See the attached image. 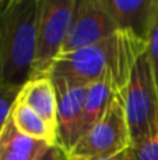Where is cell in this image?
Wrapping results in <instances>:
<instances>
[{"instance_id":"obj_1","label":"cell","mask_w":158,"mask_h":160,"mask_svg":"<svg viewBox=\"0 0 158 160\" xmlns=\"http://www.w3.org/2000/svg\"><path fill=\"white\" fill-rule=\"evenodd\" d=\"M146 51L147 42L129 31H118L95 45L59 55L50 68L49 76L86 86L108 80L115 91L122 96L137 59Z\"/></svg>"},{"instance_id":"obj_2","label":"cell","mask_w":158,"mask_h":160,"mask_svg":"<svg viewBox=\"0 0 158 160\" xmlns=\"http://www.w3.org/2000/svg\"><path fill=\"white\" fill-rule=\"evenodd\" d=\"M39 0L0 2V83L24 87L32 78Z\"/></svg>"},{"instance_id":"obj_3","label":"cell","mask_w":158,"mask_h":160,"mask_svg":"<svg viewBox=\"0 0 158 160\" xmlns=\"http://www.w3.org/2000/svg\"><path fill=\"white\" fill-rule=\"evenodd\" d=\"M122 100L132 148H136L151 135L158 119V88L147 53L137 59Z\"/></svg>"},{"instance_id":"obj_4","label":"cell","mask_w":158,"mask_h":160,"mask_svg":"<svg viewBox=\"0 0 158 160\" xmlns=\"http://www.w3.org/2000/svg\"><path fill=\"white\" fill-rule=\"evenodd\" d=\"M132 148L125 105L120 94L112 98L105 115L66 153L67 160H105Z\"/></svg>"},{"instance_id":"obj_5","label":"cell","mask_w":158,"mask_h":160,"mask_svg":"<svg viewBox=\"0 0 158 160\" xmlns=\"http://www.w3.org/2000/svg\"><path fill=\"white\" fill-rule=\"evenodd\" d=\"M77 0H39L36 53L32 78L49 75L70 32Z\"/></svg>"},{"instance_id":"obj_6","label":"cell","mask_w":158,"mask_h":160,"mask_svg":"<svg viewBox=\"0 0 158 160\" xmlns=\"http://www.w3.org/2000/svg\"><path fill=\"white\" fill-rule=\"evenodd\" d=\"M119 31L102 0H77L72 28L62 53L91 47ZM60 53V55H62Z\"/></svg>"},{"instance_id":"obj_7","label":"cell","mask_w":158,"mask_h":160,"mask_svg":"<svg viewBox=\"0 0 158 160\" xmlns=\"http://www.w3.org/2000/svg\"><path fill=\"white\" fill-rule=\"evenodd\" d=\"M49 78L58 100V146L69 153L80 139L83 105L88 86L62 78Z\"/></svg>"},{"instance_id":"obj_8","label":"cell","mask_w":158,"mask_h":160,"mask_svg":"<svg viewBox=\"0 0 158 160\" xmlns=\"http://www.w3.org/2000/svg\"><path fill=\"white\" fill-rule=\"evenodd\" d=\"M119 31L147 42L158 18V0H102Z\"/></svg>"},{"instance_id":"obj_9","label":"cell","mask_w":158,"mask_h":160,"mask_svg":"<svg viewBox=\"0 0 158 160\" xmlns=\"http://www.w3.org/2000/svg\"><path fill=\"white\" fill-rule=\"evenodd\" d=\"M20 100L38 114L58 138V100L49 76L34 78L25 83L20 93Z\"/></svg>"},{"instance_id":"obj_10","label":"cell","mask_w":158,"mask_h":160,"mask_svg":"<svg viewBox=\"0 0 158 160\" xmlns=\"http://www.w3.org/2000/svg\"><path fill=\"white\" fill-rule=\"evenodd\" d=\"M50 146L48 142L24 135L11 115L0 131V160H39Z\"/></svg>"},{"instance_id":"obj_11","label":"cell","mask_w":158,"mask_h":160,"mask_svg":"<svg viewBox=\"0 0 158 160\" xmlns=\"http://www.w3.org/2000/svg\"><path fill=\"white\" fill-rule=\"evenodd\" d=\"M114 86L108 80L95 82L87 87L86 98L83 105V117H81L80 138L88 132L104 115L111 104L112 98L116 96Z\"/></svg>"},{"instance_id":"obj_12","label":"cell","mask_w":158,"mask_h":160,"mask_svg":"<svg viewBox=\"0 0 158 160\" xmlns=\"http://www.w3.org/2000/svg\"><path fill=\"white\" fill-rule=\"evenodd\" d=\"M11 118H13L16 127L24 135L38 139V141L48 142L52 146H58V138L46 125V122L38 114L34 112L25 102H22L20 97L11 111Z\"/></svg>"},{"instance_id":"obj_13","label":"cell","mask_w":158,"mask_h":160,"mask_svg":"<svg viewBox=\"0 0 158 160\" xmlns=\"http://www.w3.org/2000/svg\"><path fill=\"white\" fill-rule=\"evenodd\" d=\"M21 90L22 87H18V86L0 83V131L10 118L11 111L18 100Z\"/></svg>"},{"instance_id":"obj_14","label":"cell","mask_w":158,"mask_h":160,"mask_svg":"<svg viewBox=\"0 0 158 160\" xmlns=\"http://www.w3.org/2000/svg\"><path fill=\"white\" fill-rule=\"evenodd\" d=\"M134 160H158V119L151 135L136 148H132Z\"/></svg>"},{"instance_id":"obj_15","label":"cell","mask_w":158,"mask_h":160,"mask_svg":"<svg viewBox=\"0 0 158 160\" xmlns=\"http://www.w3.org/2000/svg\"><path fill=\"white\" fill-rule=\"evenodd\" d=\"M147 58L148 62H150L151 66V72H153L154 80H156V84L158 88V18L154 24L153 30H151L150 38L147 41Z\"/></svg>"},{"instance_id":"obj_16","label":"cell","mask_w":158,"mask_h":160,"mask_svg":"<svg viewBox=\"0 0 158 160\" xmlns=\"http://www.w3.org/2000/svg\"><path fill=\"white\" fill-rule=\"evenodd\" d=\"M39 160H67V158L59 146H50Z\"/></svg>"},{"instance_id":"obj_17","label":"cell","mask_w":158,"mask_h":160,"mask_svg":"<svg viewBox=\"0 0 158 160\" xmlns=\"http://www.w3.org/2000/svg\"><path fill=\"white\" fill-rule=\"evenodd\" d=\"M67 158V156H66ZM105 160H134V153H133V149H128L125 152L119 153V155L114 156V158H109V159H105Z\"/></svg>"}]
</instances>
